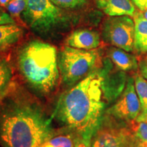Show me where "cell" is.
Here are the masks:
<instances>
[{
  "label": "cell",
  "instance_id": "7c38bea8",
  "mask_svg": "<svg viewBox=\"0 0 147 147\" xmlns=\"http://www.w3.org/2000/svg\"><path fill=\"white\" fill-rule=\"evenodd\" d=\"M106 57L120 70L134 71L138 67L136 57L119 48L113 46L108 48L106 50Z\"/></svg>",
  "mask_w": 147,
  "mask_h": 147
},
{
  "label": "cell",
  "instance_id": "4316f807",
  "mask_svg": "<svg viewBox=\"0 0 147 147\" xmlns=\"http://www.w3.org/2000/svg\"><path fill=\"white\" fill-rule=\"evenodd\" d=\"M140 121H146V122H147V116H146V117H144V118H143L142 119H141Z\"/></svg>",
  "mask_w": 147,
  "mask_h": 147
},
{
  "label": "cell",
  "instance_id": "8fae6325",
  "mask_svg": "<svg viewBox=\"0 0 147 147\" xmlns=\"http://www.w3.org/2000/svg\"><path fill=\"white\" fill-rule=\"evenodd\" d=\"M24 29L16 23L0 25V55L8 52L23 38Z\"/></svg>",
  "mask_w": 147,
  "mask_h": 147
},
{
  "label": "cell",
  "instance_id": "603a6c76",
  "mask_svg": "<svg viewBox=\"0 0 147 147\" xmlns=\"http://www.w3.org/2000/svg\"><path fill=\"white\" fill-rule=\"evenodd\" d=\"M140 74L147 80V61H143L140 63Z\"/></svg>",
  "mask_w": 147,
  "mask_h": 147
},
{
  "label": "cell",
  "instance_id": "8992f818",
  "mask_svg": "<svg viewBox=\"0 0 147 147\" xmlns=\"http://www.w3.org/2000/svg\"><path fill=\"white\" fill-rule=\"evenodd\" d=\"M134 21L129 16H109L102 24L104 41L127 52L134 51Z\"/></svg>",
  "mask_w": 147,
  "mask_h": 147
},
{
  "label": "cell",
  "instance_id": "e0dca14e",
  "mask_svg": "<svg viewBox=\"0 0 147 147\" xmlns=\"http://www.w3.org/2000/svg\"><path fill=\"white\" fill-rule=\"evenodd\" d=\"M125 123L129 131L134 136L140 140L147 142V122L135 119Z\"/></svg>",
  "mask_w": 147,
  "mask_h": 147
},
{
  "label": "cell",
  "instance_id": "2e32d148",
  "mask_svg": "<svg viewBox=\"0 0 147 147\" xmlns=\"http://www.w3.org/2000/svg\"><path fill=\"white\" fill-rule=\"evenodd\" d=\"M134 85L141 104V113L137 119L141 120L147 116V80L140 74H136L134 76Z\"/></svg>",
  "mask_w": 147,
  "mask_h": 147
},
{
  "label": "cell",
  "instance_id": "ba28073f",
  "mask_svg": "<svg viewBox=\"0 0 147 147\" xmlns=\"http://www.w3.org/2000/svg\"><path fill=\"white\" fill-rule=\"evenodd\" d=\"M141 113V104L134 85V79H128L127 85L117 102L108 108L106 114L124 122L137 119Z\"/></svg>",
  "mask_w": 147,
  "mask_h": 147
},
{
  "label": "cell",
  "instance_id": "5b68a950",
  "mask_svg": "<svg viewBox=\"0 0 147 147\" xmlns=\"http://www.w3.org/2000/svg\"><path fill=\"white\" fill-rule=\"evenodd\" d=\"M22 14L26 25L40 37L49 38L70 26L69 16L64 14L51 0H25Z\"/></svg>",
  "mask_w": 147,
  "mask_h": 147
},
{
  "label": "cell",
  "instance_id": "9a60e30c",
  "mask_svg": "<svg viewBox=\"0 0 147 147\" xmlns=\"http://www.w3.org/2000/svg\"><path fill=\"white\" fill-rule=\"evenodd\" d=\"M79 139L80 138L74 132L61 128L56 135L48 140L40 147H76Z\"/></svg>",
  "mask_w": 147,
  "mask_h": 147
},
{
  "label": "cell",
  "instance_id": "7a4b0ae2",
  "mask_svg": "<svg viewBox=\"0 0 147 147\" xmlns=\"http://www.w3.org/2000/svg\"><path fill=\"white\" fill-rule=\"evenodd\" d=\"M102 67L63 91L51 115L62 128L89 142L104 117L108 101Z\"/></svg>",
  "mask_w": 147,
  "mask_h": 147
},
{
  "label": "cell",
  "instance_id": "484cf974",
  "mask_svg": "<svg viewBox=\"0 0 147 147\" xmlns=\"http://www.w3.org/2000/svg\"><path fill=\"white\" fill-rule=\"evenodd\" d=\"M141 14H142V15L143 16V17L144 18H146L147 20V10L146 11H144V12H141Z\"/></svg>",
  "mask_w": 147,
  "mask_h": 147
},
{
  "label": "cell",
  "instance_id": "277c9868",
  "mask_svg": "<svg viewBox=\"0 0 147 147\" xmlns=\"http://www.w3.org/2000/svg\"><path fill=\"white\" fill-rule=\"evenodd\" d=\"M103 57L96 49L82 50L65 45L57 55L61 83L69 88L86 78L103 64Z\"/></svg>",
  "mask_w": 147,
  "mask_h": 147
},
{
  "label": "cell",
  "instance_id": "9c48e42d",
  "mask_svg": "<svg viewBox=\"0 0 147 147\" xmlns=\"http://www.w3.org/2000/svg\"><path fill=\"white\" fill-rule=\"evenodd\" d=\"M100 34L89 29H76L65 40V45L82 50L96 49L100 47Z\"/></svg>",
  "mask_w": 147,
  "mask_h": 147
},
{
  "label": "cell",
  "instance_id": "d6986e66",
  "mask_svg": "<svg viewBox=\"0 0 147 147\" xmlns=\"http://www.w3.org/2000/svg\"><path fill=\"white\" fill-rule=\"evenodd\" d=\"M58 8L62 9H78L87 5L89 0H51Z\"/></svg>",
  "mask_w": 147,
  "mask_h": 147
},
{
  "label": "cell",
  "instance_id": "6da1fadb",
  "mask_svg": "<svg viewBox=\"0 0 147 147\" xmlns=\"http://www.w3.org/2000/svg\"><path fill=\"white\" fill-rule=\"evenodd\" d=\"M38 97L15 78L0 100V146L40 147L59 129Z\"/></svg>",
  "mask_w": 147,
  "mask_h": 147
},
{
  "label": "cell",
  "instance_id": "7402d4cb",
  "mask_svg": "<svg viewBox=\"0 0 147 147\" xmlns=\"http://www.w3.org/2000/svg\"><path fill=\"white\" fill-rule=\"evenodd\" d=\"M131 1L142 12L147 10V0H131Z\"/></svg>",
  "mask_w": 147,
  "mask_h": 147
},
{
  "label": "cell",
  "instance_id": "5bb4252c",
  "mask_svg": "<svg viewBox=\"0 0 147 147\" xmlns=\"http://www.w3.org/2000/svg\"><path fill=\"white\" fill-rule=\"evenodd\" d=\"M15 78L12 63L5 56L0 55V100L8 93Z\"/></svg>",
  "mask_w": 147,
  "mask_h": 147
},
{
  "label": "cell",
  "instance_id": "d4e9b609",
  "mask_svg": "<svg viewBox=\"0 0 147 147\" xmlns=\"http://www.w3.org/2000/svg\"><path fill=\"white\" fill-rule=\"evenodd\" d=\"M10 1L11 0H0V5L2 7H6Z\"/></svg>",
  "mask_w": 147,
  "mask_h": 147
},
{
  "label": "cell",
  "instance_id": "30bf717a",
  "mask_svg": "<svg viewBox=\"0 0 147 147\" xmlns=\"http://www.w3.org/2000/svg\"><path fill=\"white\" fill-rule=\"evenodd\" d=\"M97 8L109 16H134L137 12L131 0H95Z\"/></svg>",
  "mask_w": 147,
  "mask_h": 147
},
{
  "label": "cell",
  "instance_id": "3957f363",
  "mask_svg": "<svg viewBox=\"0 0 147 147\" xmlns=\"http://www.w3.org/2000/svg\"><path fill=\"white\" fill-rule=\"evenodd\" d=\"M56 47L39 40H29L16 51L12 64L20 80L38 98L52 95L61 83Z\"/></svg>",
  "mask_w": 147,
  "mask_h": 147
},
{
  "label": "cell",
  "instance_id": "4fadbf2b",
  "mask_svg": "<svg viewBox=\"0 0 147 147\" xmlns=\"http://www.w3.org/2000/svg\"><path fill=\"white\" fill-rule=\"evenodd\" d=\"M133 18L135 25L134 50L144 54L147 53V20L140 12H136Z\"/></svg>",
  "mask_w": 147,
  "mask_h": 147
},
{
  "label": "cell",
  "instance_id": "44dd1931",
  "mask_svg": "<svg viewBox=\"0 0 147 147\" xmlns=\"http://www.w3.org/2000/svg\"><path fill=\"white\" fill-rule=\"evenodd\" d=\"M15 23L14 18L6 12H0V25Z\"/></svg>",
  "mask_w": 147,
  "mask_h": 147
},
{
  "label": "cell",
  "instance_id": "cb8c5ba5",
  "mask_svg": "<svg viewBox=\"0 0 147 147\" xmlns=\"http://www.w3.org/2000/svg\"><path fill=\"white\" fill-rule=\"evenodd\" d=\"M76 147H92V146L91 142L79 139L76 142Z\"/></svg>",
  "mask_w": 147,
  "mask_h": 147
},
{
  "label": "cell",
  "instance_id": "52a82bcc",
  "mask_svg": "<svg viewBox=\"0 0 147 147\" xmlns=\"http://www.w3.org/2000/svg\"><path fill=\"white\" fill-rule=\"evenodd\" d=\"M105 113L92 136V147H123L125 123Z\"/></svg>",
  "mask_w": 147,
  "mask_h": 147
},
{
  "label": "cell",
  "instance_id": "ac0fdd59",
  "mask_svg": "<svg viewBox=\"0 0 147 147\" xmlns=\"http://www.w3.org/2000/svg\"><path fill=\"white\" fill-rule=\"evenodd\" d=\"M123 147H147V142L140 140L134 136L129 131L125 123Z\"/></svg>",
  "mask_w": 147,
  "mask_h": 147
},
{
  "label": "cell",
  "instance_id": "ffe728a7",
  "mask_svg": "<svg viewBox=\"0 0 147 147\" xmlns=\"http://www.w3.org/2000/svg\"><path fill=\"white\" fill-rule=\"evenodd\" d=\"M26 6L25 0H11L7 5L9 14L12 18H18L23 14Z\"/></svg>",
  "mask_w": 147,
  "mask_h": 147
}]
</instances>
